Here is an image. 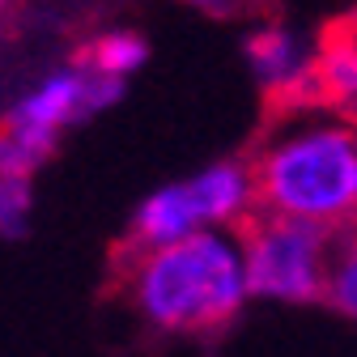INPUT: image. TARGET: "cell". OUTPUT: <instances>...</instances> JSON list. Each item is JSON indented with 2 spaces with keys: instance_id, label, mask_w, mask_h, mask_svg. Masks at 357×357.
Wrapping results in <instances>:
<instances>
[{
  "instance_id": "4",
  "label": "cell",
  "mask_w": 357,
  "mask_h": 357,
  "mask_svg": "<svg viewBox=\"0 0 357 357\" xmlns=\"http://www.w3.org/2000/svg\"><path fill=\"white\" fill-rule=\"evenodd\" d=\"M247 64L259 89L277 102H315V68H319V43L289 26H259L247 38Z\"/></svg>"
},
{
  "instance_id": "5",
  "label": "cell",
  "mask_w": 357,
  "mask_h": 357,
  "mask_svg": "<svg viewBox=\"0 0 357 357\" xmlns=\"http://www.w3.org/2000/svg\"><path fill=\"white\" fill-rule=\"evenodd\" d=\"M315 102L332 107L336 115L357 119V22L332 30V34L319 43Z\"/></svg>"
},
{
  "instance_id": "8",
  "label": "cell",
  "mask_w": 357,
  "mask_h": 357,
  "mask_svg": "<svg viewBox=\"0 0 357 357\" xmlns=\"http://www.w3.org/2000/svg\"><path fill=\"white\" fill-rule=\"evenodd\" d=\"M324 302L336 315L357 324V230L336 234V251H332V273H328V294Z\"/></svg>"
},
{
  "instance_id": "9",
  "label": "cell",
  "mask_w": 357,
  "mask_h": 357,
  "mask_svg": "<svg viewBox=\"0 0 357 357\" xmlns=\"http://www.w3.org/2000/svg\"><path fill=\"white\" fill-rule=\"evenodd\" d=\"M30 221V188L26 178L0 174V238H22Z\"/></svg>"
},
{
  "instance_id": "1",
  "label": "cell",
  "mask_w": 357,
  "mask_h": 357,
  "mask_svg": "<svg viewBox=\"0 0 357 357\" xmlns=\"http://www.w3.org/2000/svg\"><path fill=\"white\" fill-rule=\"evenodd\" d=\"M123 294L162 336H217L251 302L238 230H204L149 251H128Z\"/></svg>"
},
{
  "instance_id": "2",
  "label": "cell",
  "mask_w": 357,
  "mask_h": 357,
  "mask_svg": "<svg viewBox=\"0 0 357 357\" xmlns=\"http://www.w3.org/2000/svg\"><path fill=\"white\" fill-rule=\"evenodd\" d=\"M264 213L298 217L332 234L357 230V119L302 115L251 162Z\"/></svg>"
},
{
  "instance_id": "7",
  "label": "cell",
  "mask_w": 357,
  "mask_h": 357,
  "mask_svg": "<svg viewBox=\"0 0 357 357\" xmlns=\"http://www.w3.org/2000/svg\"><path fill=\"white\" fill-rule=\"evenodd\" d=\"M145 60H149V43L141 34H132V30H115V34H102L94 47L85 52V60L77 68L123 81V77H132L137 68H145Z\"/></svg>"
},
{
  "instance_id": "6",
  "label": "cell",
  "mask_w": 357,
  "mask_h": 357,
  "mask_svg": "<svg viewBox=\"0 0 357 357\" xmlns=\"http://www.w3.org/2000/svg\"><path fill=\"white\" fill-rule=\"evenodd\" d=\"M73 119H85V68L47 77L9 115V123L30 128V132H56L60 123H73Z\"/></svg>"
},
{
  "instance_id": "3",
  "label": "cell",
  "mask_w": 357,
  "mask_h": 357,
  "mask_svg": "<svg viewBox=\"0 0 357 357\" xmlns=\"http://www.w3.org/2000/svg\"><path fill=\"white\" fill-rule=\"evenodd\" d=\"M243 264L251 298L281 302V306H310L324 302L336 234L281 213H251L238 226Z\"/></svg>"
}]
</instances>
